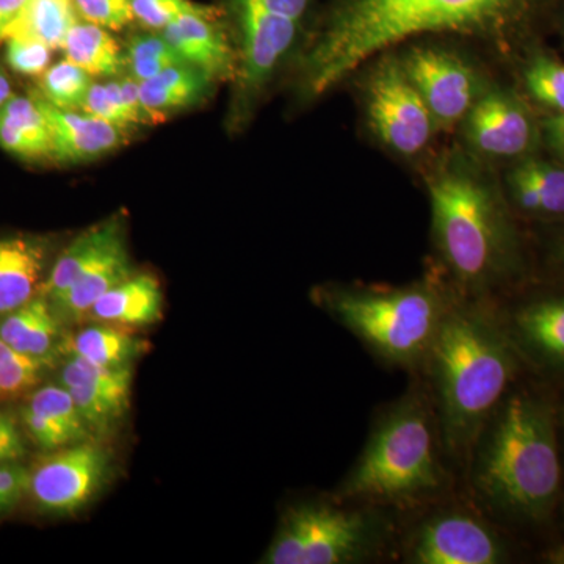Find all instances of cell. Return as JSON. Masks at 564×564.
Segmentation results:
<instances>
[{"mask_svg": "<svg viewBox=\"0 0 564 564\" xmlns=\"http://www.w3.org/2000/svg\"><path fill=\"white\" fill-rule=\"evenodd\" d=\"M524 0H334L304 55L302 90L317 98L378 52L422 33L500 28Z\"/></svg>", "mask_w": 564, "mask_h": 564, "instance_id": "6da1fadb", "label": "cell"}, {"mask_svg": "<svg viewBox=\"0 0 564 564\" xmlns=\"http://www.w3.org/2000/svg\"><path fill=\"white\" fill-rule=\"evenodd\" d=\"M422 366L432 377L445 445L467 454L518 369L510 336L484 311L451 306Z\"/></svg>", "mask_w": 564, "mask_h": 564, "instance_id": "7a4b0ae2", "label": "cell"}, {"mask_svg": "<svg viewBox=\"0 0 564 564\" xmlns=\"http://www.w3.org/2000/svg\"><path fill=\"white\" fill-rule=\"evenodd\" d=\"M473 484L505 513L538 519L551 510L562 466L547 404L529 393L508 399L478 447Z\"/></svg>", "mask_w": 564, "mask_h": 564, "instance_id": "3957f363", "label": "cell"}, {"mask_svg": "<svg viewBox=\"0 0 564 564\" xmlns=\"http://www.w3.org/2000/svg\"><path fill=\"white\" fill-rule=\"evenodd\" d=\"M445 485L432 410L419 393L393 404L377 423L337 502L411 507Z\"/></svg>", "mask_w": 564, "mask_h": 564, "instance_id": "277c9868", "label": "cell"}, {"mask_svg": "<svg viewBox=\"0 0 564 564\" xmlns=\"http://www.w3.org/2000/svg\"><path fill=\"white\" fill-rule=\"evenodd\" d=\"M321 304L345 329L391 366H422L452 304L430 285L322 292Z\"/></svg>", "mask_w": 564, "mask_h": 564, "instance_id": "5b68a950", "label": "cell"}, {"mask_svg": "<svg viewBox=\"0 0 564 564\" xmlns=\"http://www.w3.org/2000/svg\"><path fill=\"white\" fill-rule=\"evenodd\" d=\"M437 247L459 284L480 289L507 262L508 234L488 191L462 173L437 177L430 188Z\"/></svg>", "mask_w": 564, "mask_h": 564, "instance_id": "8992f818", "label": "cell"}, {"mask_svg": "<svg viewBox=\"0 0 564 564\" xmlns=\"http://www.w3.org/2000/svg\"><path fill=\"white\" fill-rule=\"evenodd\" d=\"M388 527L367 511L332 503H300L281 518L263 564L364 562L383 544Z\"/></svg>", "mask_w": 564, "mask_h": 564, "instance_id": "52a82bcc", "label": "cell"}, {"mask_svg": "<svg viewBox=\"0 0 564 564\" xmlns=\"http://www.w3.org/2000/svg\"><path fill=\"white\" fill-rule=\"evenodd\" d=\"M113 473V454L95 437L44 458L31 473L29 492L44 513L76 516L98 499Z\"/></svg>", "mask_w": 564, "mask_h": 564, "instance_id": "ba28073f", "label": "cell"}, {"mask_svg": "<svg viewBox=\"0 0 564 564\" xmlns=\"http://www.w3.org/2000/svg\"><path fill=\"white\" fill-rule=\"evenodd\" d=\"M231 6L239 22L240 58L228 120L231 128H239L274 68L295 43L300 22L259 9L247 0H231Z\"/></svg>", "mask_w": 564, "mask_h": 564, "instance_id": "9c48e42d", "label": "cell"}, {"mask_svg": "<svg viewBox=\"0 0 564 564\" xmlns=\"http://www.w3.org/2000/svg\"><path fill=\"white\" fill-rule=\"evenodd\" d=\"M367 109L377 135L399 154H417L432 139V111L395 58H384L370 77Z\"/></svg>", "mask_w": 564, "mask_h": 564, "instance_id": "30bf717a", "label": "cell"}, {"mask_svg": "<svg viewBox=\"0 0 564 564\" xmlns=\"http://www.w3.org/2000/svg\"><path fill=\"white\" fill-rule=\"evenodd\" d=\"M503 560L505 549L497 534L464 513L430 519L408 549V562L414 564H496Z\"/></svg>", "mask_w": 564, "mask_h": 564, "instance_id": "8fae6325", "label": "cell"}, {"mask_svg": "<svg viewBox=\"0 0 564 564\" xmlns=\"http://www.w3.org/2000/svg\"><path fill=\"white\" fill-rule=\"evenodd\" d=\"M132 383L133 367L107 369L79 358H66L61 372V384L96 437L111 433L128 414Z\"/></svg>", "mask_w": 564, "mask_h": 564, "instance_id": "7c38bea8", "label": "cell"}, {"mask_svg": "<svg viewBox=\"0 0 564 564\" xmlns=\"http://www.w3.org/2000/svg\"><path fill=\"white\" fill-rule=\"evenodd\" d=\"M403 68L437 124H455L473 109V70L454 55L433 47H415L404 58Z\"/></svg>", "mask_w": 564, "mask_h": 564, "instance_id": "4fadbf2b", "label": "cell"}, {"mask_svg": "<svg viewBox=\"0 0 564 564\" xmlns=\"http://www.w3.org/2000/svg\"><path fill=\"white\" fill-rule=\"evenodd\" d=\"M39 99L50 122L52 139L51 161L58 165H80L120 150L128 141V132L118 126L99 120L80 110H65Z\"/></svg>", "mask_w": 564, "mask_h": 564, "instance_id": "5bb4252c", "label": "cell"}, {"mask_svg": "<svg viewBox=\"0 0 564 564\" xmlns=\"http://www.w3.org/2000/svg\"><path fill=\"white\" fill-rule=\"evenodd\" d=\"M52 245L50 237L36 234L0 237V317L40 295Z\"/></svg>", "mask_w": 564, "mask_h": 564, "instance_id": "9a60e30c", "label": "cell"}, {"mask_svg": "<svg viewBox=\"0 0 564 564\" xmlns=\"http://www.w3.org/2000/svg\"><path fill=\"white\" fill-rule=\"evenodd\" d=\"M22 421L33 443L46 452L58 451L96 437L82 417L68 389L62 384L44 386L33 392L22 411Z\"/></svg>", "mask_w": 564, "mask_h": 564, "instance_id": "2e32d148", "label": "cell"}, {"mask_svg": "<svg viewBox=\"0 0 564 564\" xmlns=\"http://www.w3.org/2000/svg\"><path fill=\"white\" fill-rule=\"evenodd\" d=\"M162 35L181 55L182 61L204 70L212 79L236 76V55L215 18L187 14L166 25Z\"/></svg>", "mask_w": 564, "mask_h": 564, "instance_id": "e0dca14e", "label": "cell"}, {"mask_svg": "<svg viewBox=\"0 0 564 564\" xmlns=\"http://www.w3.org/2000/svg\"><path fill=\"white\" fill-rule=\"evenodd\" d=\"M469 135L486 154L511 158L532 141V124L521 107L503 95H489L469 111Z\"/></svg>", "mask_w": 564, "mask_h": 564, "instance_id": "ac0fdd59", "label": "cell"}, {"mask_svg": "<svg viewBox=\"0 0 564 564\" xmlns=\"http://www.w3.org/2000/svg\"><path fill=\"white\" fill-rule=\"evenodd\" d=\"M122 242H126L124 218L117 215L85 229L52 263L40 295L46 296L51 304L58 302L85 270Z\"/></svg>", "mask_w": 564, "mask_h": 564, "instance_id": "d6986e66", "label": "cell"}, {"mask_svg": "<svg viewBox=\"0 0 564 564\" xmlns=\"http://www.w3.org/2000/svg\"><path fill=\"white\" fill-rule=\"evenodd\" d=\"M163 317L161 281L151 273H133L93 304L88 318L121 328H147Z\"/></svg>", "mask_w": 564, "mask_h": 564, "instance_id": "ffe728a7", "label": "cell"}, {"mask_svg": "<svg viewBox=\"0 0 564 564\" xmlns=\"http://www.w3.org/2000/svg\"><path fill=\"white\" fill-rule=\"evenodd\" d=\"M150 348L148 340L131 333V329L110 323L85 326L77 333L63 334L58 355L79 358L107 369L133 367Z\"/></svg>", "mask_w": 564, "mask_h": 564, "instance_id": "44dd1931", "label": "cell"}, {"mask_svg": "<svg viewBox=\"0 0 564 564\" xmlns=\"http://www.w3.org/2000/svg\"><path fill=\"white\" fill-rule=\"evenodd\" d=\"M214 79L188 63H177L150 80L140 82V96L152 124L206 101Z\"/></svg>", "mask_w": 564, "mask_h": 564, "instance_id": "7402d4cb", "label": "cell"}, {"mask_svg": "<svg viewBox=\"0 0 564 564\" xmlns=\"http://www.w3.org/2000/svg\"><path fill=\"white\" fill-rule=\"evenodd\" d=\"M133 273L135 272L129 256L128 242L117 245L98 262L93 263L90 269L85 270L65 295L52 304V310L62 325L87 321L93 304Z\"/></svg>", "mask_w": 564, "mask_h": 564, "instance_id": "603a6c76", "label": "cell"}, {"mask_svg": "<svg viewBox=\"0 0 564 564\" xmlns=\"http://www.w3.org/2000/svg\"><path fill=\"white\" fill-rule=\"evenodd\" d=\"M62 326L50 300L36 295L18 310L2 315L0 337L21 355L51 361L55 352H58Z\"/></svg>", "mask_w": 564, "mask_h": 564, "instance_id": "cb8c5ba5", "label": "cell"}, {"mask_svg": "<svg viewBox=\"0 0 564 564\" xmlns=\"http://www.w3.org/2000/svg\"><path fill=\"white\" fill-rule=\"evenodd\" d=\"M0 148L25 162L52 158L50 122L35 95H14L0 110Z\"/></svg>", "mask_w": 564, "mask_h": 564, "instance_id": "d4e9b609", "label": "cell"}, {"mask_svg": "<svg viewBox=\"0 0 564 564\" xmlns=\"http://www.w3.org/2000/svg\"><path fill=\"white\" fill-rule=\"evenodd\" d=\"M62 51L66 61L76 63L93 77L120 76L124 70V50L109 29L79 20L69 29Z\"/></svg>", "mask_w": 564, "mask_h": 564, "instance_id": "484cf974", "label": "cell"}, {"mask_svg": "<svg viewBox=\"0 0 564 564\" xmlns=\"http://www.w3.org/2000/svg\"><path fill=\"white\" fill-rule=\"evenodd\" d=\"M514 198L522 209L564 215V170L529 161L511 174Z\"/></svg>", "mask_w": 564, "mask_h": 564, "instance_id": "4316f807", "label": "cell"}, {"mask_svg": "<svg viewBox=\"0 0 564 564\" xmlns=\"http://www.w3.org/2000/svg\"><path fill=\"white\" fill-rule=\"evenodd\" d=\"M514 325L538 355L564 364V299L530 304L516 315Z\"/></svg>", "mask_w": 564, "mask_h": 564, "instance_id": "83f0119b", "label": "cell"}, {"mask_svg": "<svg viewBox=\"0 0 564 564\" xmlns=\"http://www.w3.org/2000/svg\"><path fill=\"white\" fill-rule=\"evenodd\" d=\"M79 21L73 0H31L14 33L29 35L46 43L52 50H62L69 29Z\"/></svg>", "mask_w": 564, "mask_h": 564, "instance_id": "f1b7e54d", "label": "cell"}, {"mask_svg": "<svg viewBox=\"0 0 564 564\" xmlns=\"http://www.w3.org/2000/svg\"><path fill=\"white\" fill-rule=\"evenodd\" d=\"M93 82L87 70L65 58L41 74L36 95L58 109L79 110Z\"/></svg>", "mask_w": 564, "mask_h": 564, "instance_id": "f546056e", "label": "cell"}, {"mask_svg": "<svg viewBox=\"0 0 564 564\" xmlns=\"http://www.w3.org/2000/svg\"><path fill=\"white\" fill-rule=\"evenodd\" d=\"M177 63L185 62L162 33H140L124 47V69L137 82L150 80Z\"/></svg>", "mask_w": 564, "mask_h": 564, "instance_id": "4dcf8cb0", "label": "cell"}, {"mask_svg": "<svg viewBox=\"0 0 564 564\" xmlns=\"http://www.w3.org/2000/svg\"><path fill=\"white\" fill-rule=\"evenodd\" d=\"M79 110L118 126L126 132L141 126L122 98L120 80L93 82Z\"/></svg>", "mask_w": 564, "mask_h": 564, "instance_id": "1f68e13d", "label": "cell"}, {"mask_svg": "<svg viewBox=\"0 0 564 564\" xmlns=\"http://www.w3.org/2000/svg\"><path fill=\"white\" fill-rule=\"evenodd\" d=\"M47 366L50 361L21 355L0 337V400L32 389L39 383L41 373Z\"/></svg>", "mask_w": 564, "mask_h": 564, "instance_id": "d6a6232c", "label": "cell"}, {"mask_svg": "<svg viewBox=\"0 0 564 564\" xmlns=\"http://www.w3.org/2000/svg\"><path fill=\"white\" fill-rule=\"evenodd\" d=\"M133 18L141 25L163 31L166 25L187 14L217 18L214 7L203 6L193 0H132Z\"/></svg>", "mask_w": 564, "mask_h": 564, "instance_id": "836d02e7", "label": "cell"}, {"mask_svg": "<svg viewBox=\"0 0 564 564\" xmlns=\"http://www.w3.org/2000/svg\"><path fill=\"white\" fill-rule=\"evenodd\" d=\"M527 85L538 101L564 113V65L551 58H536L527 70Z\"/></svg>", "mask_w": 564, "mask_h": 564, "instance_id": "e575fe53", "label": "cell"}, {"mask_svg": "<svg viewBox=\"0 0 564 564\" xmlns=\"http://www.w3.org/2000/svg\"><path fill=\"white\" fill-rule=\"evenodd\" d=\"M52 51L43 41L14 33L7 39V65L22 76H41L51 66Z\"/></svg>", "mask_w": 564, "mask_h": 564, "instance_id": "d590c367", "label": "cell"}, {"mask_svg": "<svg viewBox=\"0 0 564 564\" xmlns=\"http://www.w3.org/2000/svg\"><path fill=\"white\" fill-rule=\"evenodd\" d=\"M79 20L93 22L109 31H120L135 21L132 0H73Z\"/></svg>", "mask_w": 564, "mask_h": 564, "instance_id": "8d00e7d4", "label": "cell"}, {"mask_svg": "<svg viewBox=\"0 0 564 564\" xmlns=\"http://www.w3.org/2000/svg\"><path fill=\"white\" fill-rule=\"evenodd\" d=\"M31 473L14 463H0V513L9 511L29 491Z\"/></svg>", "mask_w": 564, "mask_h": 564, "instance_id": "74e56055", "label": "cell"}, {"mask_svg": "<svg viewBox=\"0 0 564 564\" xmlns=\"http://www.w3.org/2000/svg\"><path fill=\"white\" fill-rule=\"evenodd\" d=\"M24 455L25 444L17 419L0 410V463H14Z\"/></svg>", "mask_w": 564, "mask_h": 564, "instance_id": "f35d334b", "label": "cell"}, {"mask_svg": "<svg viewBox=\"0 0 564 564\" xmlns=\"http://www.w3.org/2000/svg\"><path fill=\"white\" fill-rule=\"evenodd\" d=\"M259 9L270 11L278 17L300 22L306 17L313 0H247Z\"/></svg>", "mask_w": 564, "mask_h": 564, "instance_id": "ab89813d", "label": "cell"}, {"mask_svg": "<svg viewBox=\"0 0 564 564\" xmlns=\"http://www.w3.org/2000/svg\"><path fill=\"white\" fill-rule=\"evenodd\" d=\"M31 0H0V41L7 40Z\"/></svg>", "mask_w": 564, "mask_h": 564, "instance_id": "60d3db41", "label": "cell"}, {"mask_svg": "<svg viewBox=\"0 0 564 564\" xmlns=\"http://www.w3.org/2000/svg\"><path fill=\"white\" fill-rule=\"evenodd\" d=\"M547 132L556 150L564 155V113H560L558 117L549 120Z\"/></svg>", "mask_w": 564, "mask_h": 564, "instance_id": "b9f144b4", "label": "cell"}, {"mask_svg": "<svg viewBox=\"0 0 564 564\" xmlns=\"http://www.w3.org/2000/svg\"><path fill=\"white\" fill-rule=\"evenodd\" d=\"M13 96V87H11L9 76L0 68V110L3 109V106H6Z\"/></svg>", "mask_w": 564, "mask_h": 564, "instance_id": "7bdbcfd3", "label": "cell"}, {"mask_svg": "<svg viewBox=\"0 0 564 564\" xmlns=\"http://www.w3.org/2000/svg\"><path fill=\"white\" fill-rule=\"evenodd\" d=\"M549 560H551L552 563L564 564V547L556 549V551L552 552V554L549 555Z\"/></svg>", "mask_w": 564, "mask_h": 564, "instance_id": "ee69618b", "label": "cell"}]
</instances>
